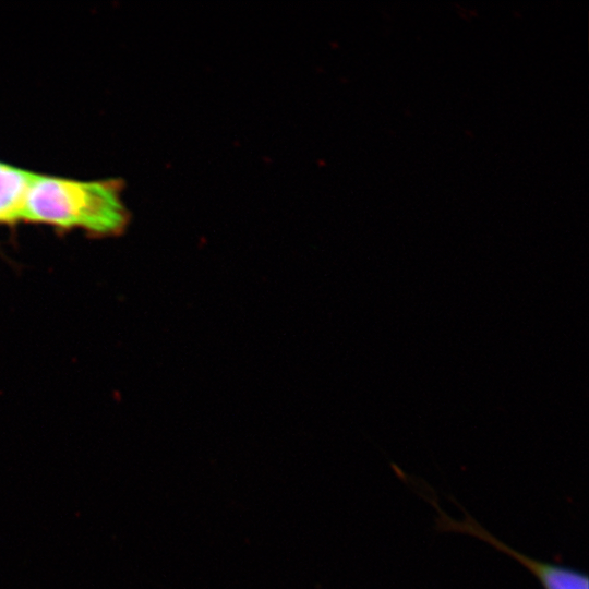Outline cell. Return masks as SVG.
<instances>
[{
	"label": "cell",
	"instance_id": "277c9868",
	"mask_svg": "<svg viewBox=\"0 0 589 589\" xmlns=\"http://www.w3.org/2000/svg\"><path fill=\"white\" fill-rule=\"evenodd\" d=\"M0 165H1V163H0Z\"/></svg>",
	"mask_w": 589,
	"mask_h": 589
},
{
	"label": "cell",
	"instance_id": "3957f363",
	"mask_svg": "<svg viewBox=\"0 0 589 589\" xmlns=\"http://www.w3.org/2000/svg\"><path fill=\"white\" fill-rule=\"evenodd\" d=\"M35 173L0 165V221L22 219L25 196Z\"/></svg>",
	"mask_w": 589,
	"mask_h": 589
},
{
	"label": "cell",
	"instance_id": "6da1fadb",
	"mask_svg": "<svg viewBox=\"0 0 589 589\" xmlns=\"http://www.w3.org/2000/svg\"><path fill=\"white\" fill-rule=\"evenodd\" d=\"M22 219L115 235L125 227L128 215L116 182H83L35 173Z\"/></svg>",
	"mask_w": 589,
	"mask_h": 589
},
{
	"label": "cell",
	"instance_id": "7a4b0ae2",
	"mask_svg": "<svg viewBox=\"0 0 589 589\" xmlns=\"http://www.w3.org/2000/svg\"><path fill=\"white\" fill-rule=\"evenodd\" d=\"M430 503L438 512L437 526L440 529L472 534L500 549L502 552L514 556L537 577L543 589H589V579L586 574L569 567L540 562L522 555L497 540L469 516L464 521H456L438 508L434 498H430Z\"/></svg>",
	"mask_w": 589,
	"mask_h": 589
}]
</instances>
